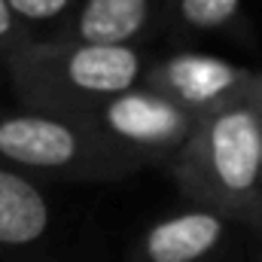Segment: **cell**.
Returning <instances> with one entry per match:
<instances>
[{
    "label": "cell",
    "mask_w": 262,
    "mask_h": 262,
    "mask_svg": "<svg viewBox=\"0 0 262 262\" xmlns=\"http://www.w3.org/2000/svg\"><path fill=\"white\" fill-rule=\"evenodd\" d=\"M247 226L186 204L146 223L128 244L125 262H241Z\"/></svg>",
    "instance_id": "6"
},
{
    "label": "cell",
    "mask_w": 262,
    "mask_h": 262,
    "mask_svg": "<svg viewBox=\"0 0 262 262\" xmlns=\"http://www.w3.org/2000/svg\"><path fill=\"white\" fill-rule=\"evenodd\" d=\"M82 122L122 159L146 168L171 165L195 134L201 119L177 107L174 101L149 92L146 85H137L101 104Z\"/></svg>",
    "instance_id": "4"
},
{
    "label": "cell",
    "mask_w": 262,
    "mask_h": 262,
    "mask_svg": "<svg viewBox=\"0 0 262 262\" xmlns=\"http://www.w3.org/2000/svg\"><path fill=\"white\" fill-rule=\"evenodd\" d=\"M241 262H262V247L259 244H250V238H247V244H244Z\"/></svg>",
    "instance_id": "12"
},
{
    "label": "cell",
    "mask_w": 262,
    "mask_h": 262,
    "mask_svg": "<svg viewBox=\"0 0 262 262\" xmlns=\"http://www.w3.org/2000/svg\"><path fill=\"white\" fill-rule=\"evenodd\" d=\"M0 168L43 186L116 183L140 171L85 122L21 107H0Z\"/></svg>",
    "instance_id": "3"
},
{
    "label": "cell",
    "mask_w": 262,
    "mask_h": 262,
    "mask_svg": "<svg viewBox=\"0 0 262 262\" xmlns=\"http://www.w3.org/2000/svg\"><path fill=\"white\" fill-rule=\"evenodd\" d=\"M149 58V49L28 40L0 64V79L15 107L82 122L110 98L137 89Z\"/></svg>",
    "instance_id": "2"
},
{
    "label": "cell",
    "mask_w": 262,
    "mask_h": 262,
    "mask_svg": "<svg viewBox=\"0 0 262 262\" xmlns=\"http://www.w3.org/2000/svg\"><path fill=\"white\" fill-rule=\"evenodd\" d=\"M6 6L34 34V40H46L73 12L76 0H6Z\"/></svg>",
    "instance_id": "10"
},
{
    "label": "cell",
    "mask_w": 262,
    "mask_h": 262,
    "mask_svg": "<svg viewBox=\"0 0 262 262\" xmlns=\"http://www.w3.org/2000/svg\"><path fill=\"white\" fill-rule=\"evenodd\" d=\"M28 40H34V34L12 15V9L6 6V0H0V64H3L15 49H21Z\"/></svg>",
    "instance_id": "11"
},
{
    "label": "cell",
    "mask_w": 262,
    "mask_h": 262,
    "mask_svg": "<svg viewBox=\"0 0 262 262\" xmlns=\"http://www.w3.org/2000/svg\"><path fill=\"white\" fill-rule=\"evenodd\" d=\"M247 238H250V244H259L262 247V216L253 226H247Z\"/></svg>",
    "instance_id": "13"
},
{
    "label": "cell",
    "mask_w": 262,
    "mask_h": 262,
    "mask_svg": "<svg viewBox=\"0 0 262 262\" xmlns=\"http://www.w3.org/2000/svg\"><path fill=\"white\" fill-rule=\"evenodd\" d=\"M165 34H168L165 0H76L73 12L46 40L149 49V43Z\"/></svg>",
    "instance_id": "7"
},
{
    "label": "cell",
    "mask_w": 262,
    "mask_h": 262,
    "mask_svg": "<svg viewBox=\"0 0 262 262\" xmlns=\"http://www.w3.org/2000/svg\"><path fill=\"white\" fill-rule=\"evenodd\" d=\"M262 70L241 67L223 55L198 52V49H177L168 55L149 58L143 82L149 92L174 101L195 119H204L226 104L238 101L259 82Z\"/></svg>",
    "instance_id": "5"
},
{
    "label": "cell",
    "mask_w": 262,
    "mask_h": 262,
    "mask_svg": "<svg viewBox=\"0 0 262 262\" xmlns=\"http://www.w3.org/2000/svg\"><path fill=\"white\" fill-rule=\"evenodd\" d=\"M168 168L189 204L253 226L262 216V76L247 95L204 116Z\"/></svg>",
    "instance_id": "1"
},
{
    "label": "cell",
    "mask_w": 262,
    "mask_h": 262,
    "mask_svg": "<svg viewBox=\"0 0 262 262\" xmlns=\"http://www.w3.org/2000/svg\"><path fill=\"white\" fill-rule=\"evenodd\" d=\"M168 34L174 37H229L244 18V0H165Z\"/></svg>",
    "instance_id": "9"
},
{
    "label": "cell",
    "mask_w": 262,
    "mask_h": 262,
    "mask_svg": "<svg viewBox=\"0 0 262 262\" xmlns=\"http://www.w3.org/2000/svg\"><path fill=\"white\" fill-rule=\"evenodd\" d=\"M58 232V204L49 186L0 168V256L28 259Z\"/></svg>",
    "instance_id": "8"
}]
</instances>
